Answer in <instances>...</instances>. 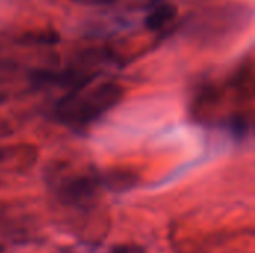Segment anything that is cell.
I'll return each instance as SVG.
<instances>
[{
  "mask_svg": "<svg viewBox=\"0 0 255 253\" xmlns=\"http://www.w3.org/2000/svg\"><path fill=\"white\" fill-rule=\"evenodd\" d=\"M178 16V6L170 1H161L155 4L145 18V25L151 31H160L167 27Z\"/></svg>",
  "mask_w": 255,
  "mask_h": 253,
  "instance_id": "cell-2",
  "label": "cell"
},
{
  "mask_svg": "<svg viewBox=\"0 0 255 253\" xmlns=\"http://www.w3.org/2000/svg\"><path fill=\"white\" fill-rule=\"evenodd\" d=\"M0 252H1V248H0Z\"/></svg>",
  "mask_w": 255,
  "mask_h": 253,
  "instance_id": "cell-6",
  "label": "cell"
},
{
  "mask_svg": "<svg viewBox=\"0 0 255 253\" xmlns=\"http://www.w3.org/2000/svg\"><path fill=\"white\" fill-rule=\"evenodd\" d=\"M21 45L30 46H52L60 42V34L55 30H40V31H28L21 36Z\"/></svg>",
  "mask_w": 255,
  "mask_h": 253,
  "instance_id": "cell-3",
  "label": "cell"
},
{
  "mask_svg": "<svg viewBox=\"0 0 255 253\" xmlns=\"http://www.w3.org/2000/svg\"><path fill=\"white\" fill-rule=\"evenodd\" d=\"M149 4H152V6H155V4H158V3H161V1H164V0H146Z\"/></svg>",
  "mask_w": 255,
  "mask_h": 253,
  "instance_id": "cell-5",
  "label": "cell"
},
{
  "mask_svg": "<svg viewBox=\"0 0 255 253\" xmlns=\"http://www.w3.org/2000/svg\"><path fill=\"white\" fill-rule=\"evenodd\" d=\"M123 95V88L117 84H103L78 100L67 109L69 116L78 124H87L111 109Z\"/></svg>",
  "mask_w": 255,
  "mask_h": 253,
  "instance_id": "cell-1",
  "label": "cell"
},
{
  "mask_svg": "<svg viewBox=\"0 0 255 253\" xmlns=\"http://www.w3.org/2000/svg\"><path fill=\"white\" fill-rule=\"evenodd\" d=\"M72 1L81 6H109L114 4L117 0H72Z\"/></svg>",
  "mask_w": 255,
  "mask_h": 253,
  "instance_id": "cell-4",
  "label": "cell"
}]
</instances>
